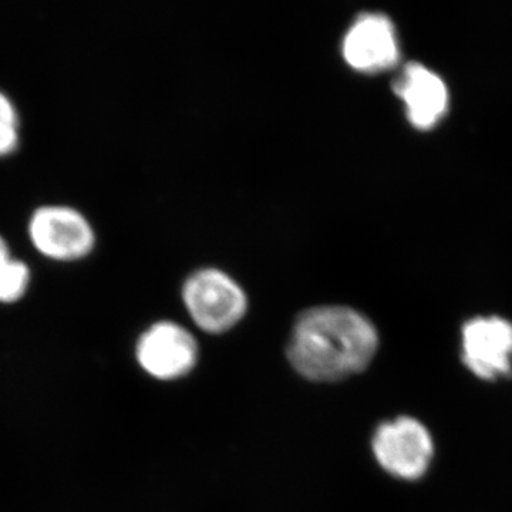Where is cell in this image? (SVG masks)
<instances>
[{"label": "cell", "mask_w": 512, "mask_h": 512, "mask_svg": "<svg viewBox=\"0 0 512 512\" xmlns=\"http://www.w3.org/2000/svg\"><path fill=\"white\" fill-rule=\"evenodd\" d=\"M375 325L349 306L322 305L296 319L289 340L292 366L315 382H336L365 370L376 355Z\"/></svg>", "instance_id": "cell-1"}, {"label": "cell", "mask_w": 512, "mask_h": 512, "mask_svg": "<svg viewBox=\"0 0 512 512\" xmlns=\"http://www.w3.org/2000/svg\"><path fill=\"white\" fill-rule=\"evenodd\" d=\"M183 301L192 320L205 332L234 328L248 309V296L237 279L215 266L192 272L183 285Z\"/></svg>", "instance_id": "cell-2"}, {"label": "cell", "mask_w": 512, "mask_h": 512, "mask_svg": "<svg viewBox=\"0 0 512 512\" xmlns=\"http://www.w3.org/2000/svg\"><path fill=\"white\" fill-rule=\"evenodd\" d=\"M30 242L37 252L59 262H73L92 254L96 232L86 215L69 205H45L30 217Z\"/></svg>", "instance_id": "cell-3"}, {"label": "cell", "mask_w": 512, "mask_h": 512, "mask_svg": "<svg viewBox=\"0 0 512 512\" xmlns=\"http://www.w3.org/2000/svg\"><path fill=\"white\" fill-rule=\"evenodd\" d=\"M373 453L377 463L393 477L417 480L429 470L434 444L419 420L399 417L376 430Z\"/></svg>", "instance_id": "cell-4"}, {"label": "cell", "mask_w": 512, "mask_h": 512, "mask_svg": "<svg viewBox=\"0 0 512 512\" xmlns=\"http://www.w3.org/2000/svg\"><path fill=\"white\" fill-rule=\"evenodd\" d=\"M342 57L356 72L377 74L399 63L400 46L392 20L379 12H363L350 23L340 43Z\"/></svg>", "instance_id": "cell-5"}, {"label": "cell", "mask_w": 512, "mask_h": 512, "mask_svg": "<svg viewBox=\"0 0 512 512\" xmlns=\"http://www.w3.org/2000/svg\"><path fill=\"white\" fill-rule=\"evenodd\" d=\"M464 365L484 380L512 373V323L497 316L468 320L461 332Z\"/></svg>", "instance_id": "cell-6"}, {"label": "cell", "mask_w": 512, "mask_h": 512, "mask_svg": "<svg viewBox=\"0 0 512 512\" xmlns=\"http://www.w3.org/2000/svg\"><path fill=\"white\" fill-rule=\"evenodd\" d=\"M197 353L194 336L170 320L148 328L137 345V359L141 367L161 380L187 375L197 362Z\"/></svg>", "instance_id": "cell-7"}, {"label": "cell", "mask_w": 512, "mask_h": 512, "mask_svg": "<svg viewBox=\"0 0 512 512\" xmlns=\"http://www.w3.org/2000/svg\"><path fill=\"white\" fill-rule=\"evenodd\" d=\"M393 90L403 101L407 119L420 130L436 126L447 113L446 84L423 64H407L394 80Z\"/></svg>", "instance_id": "cell-8"}, {"label": "cell", "mask_w": 512, "mask_h": 512, "mask_svg": "<svg viewBox=\"0 0 512 512\" xmlns=\"http://www.w3.org/2000/svg\"><path fill=\"white\" fill-rule=\"evenodd\" d=\"M30 284V269L25 261L13 258L5 274L0 276V302L15 303L25 296Z\"/></svg>", "instance_id": "cell-9"}, {"label": "cell", "mask_w": 512, "mask_h": 512, "mask_svg": "<svg viewBox=\"0 0 512 512\" xmlns=\"http://www.w3.org/2000/svg\"><path fill=\"white\" fill-rule=\"evenodd\" d=\"M19 146V116L15 104L0 92V157L9 156Z\"/></svg>", "instance_id": "cell-10"}, {"label": "cell", "mask_w": 512, "mask_h": 512, "mask_svg": "<svg viewBox=\"0 0 512 512\" xmlns=\"http://www.w3.org/2000/svg\"><path fill=\"white\" fill-rule=\"evenodd\" d=\"M13 261V256L10 254V248L5 238L0 235V276L5 274L6 269Z\"/></svg>", "instance_id": "cell-11"}]
</instances>
